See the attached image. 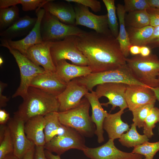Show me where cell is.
Segmentation results:
<instances>
[{
    "instance_id": "16",
    "label": "cell",
    "mask_w": 159,
    "mask_h": 159,
    "mask_svg": "<svg viewBox=\"0 0 159 159\" xmlns=\"http://www.w3.org/2000/svg\"><path fill=\"white\" fill-rule=\"evenodd\" d=\"M125 100L129 110L132 111L140 106L155 104L156 98L151 88L139 85H127Z\"/></svg>"
},
{
    "instance_id": "36",
    "label": "cell",
    "mask_w": 159,
    "mask_h": 159,
    "mask_svg": "<svg viewBox=\"0 0 159 159\" xmlns=\"http://www.w3.org/2000/svg\"><path fill=\"white\" fill-rule=\"evenodd\" d=\"M124 2L126 12L146 10L150 7L148 0H124Z\"/></svg>"
},
{
    "instance_id": "19",
    "label": "cell",
    "mask_w": 159,
    "mask_h": 159,
    "mask_svg": "<svg viewBox=\"0 0 159 159\" xmlns=\"http://www.w3.org/2000/svg\"><path fill=\"white\" fill-rule=\"evenodd\" d=\"M89 102L92 108V120L96 126L95 134L97 137L98 142L100 143L104 142L103 123L108 113L104 110L99 101L95 91L88 92L85 95Z\"/></svg>"
},
{
    "instance_id": "53",
    "label": "cell",
    "mask_w": 159,
    "mask_h": 159,
    "mask_svg": "<svg viewBox=\"0 0 159 159\" xmlns=\"http://www.w3.org/2000/svg\"><path fill=\"white\" fill-rule=\"evenodd\" d=\"M158 80H159V76H158Z\"/></svg>"
},
{
    "instance_id": "42",
    "label": "cell",
    "mask_w": 159,
    "mask_h": 159,
    "mask_svg": "<svg viewBox=\"0 0 159 159\" xmlns=\"http://www.w3.org/2000/svg\"><path fill=\"white\" fill-rule=\"evenodd\" d=\"M44 146H35V159H47L45 153Z\"/></svg>"
},
{
    "instance_id": "6",
    "label": "cell",
    "mask_w": 159,
    "mask_h": 159,
    "mask_svg": "<svg viewBox=\"0 0 159 159\" xmlns=\"http://www.w3.org/2000/svg\"><path fill=\"white\" fill-rule=\"evenodd\" d=\"M40 29L43 42H53L69 36H79L85 31L76 25L62 22L55 16L46 11L42 19Z\"/></svg>"
},
{
    "instance_id": "15",
    "label": "cell",
    "mask_w": 159,
    "mask_h": 159,
    "mask_svg": "<svg viewBox=\"0 0 159 159\" xmlns=\"http://www.w3.org/2000/svg\"><path fill=\"white\" fill-rule=\"evenodd\" d=\"M45 12L44 9L42 8L36 10L37 19L36 23L31 31L24 38L15 41L0 39L1 43L6 44L11 48L18 51L25 56L30 47L43 42L41 36L40 26Z\"/></svg>"
},
{
    "instance_id": "11",
    "label": "cell",
    "mask_w": 159,
    "mask_h": 159,
    "mask_svg": "<svg viewBox=\"0 0 159 159\" xmlns=\"http://www.w3.org/2000/svg\"><path fill=\"white\" fill-rule=\"evenodd\" d=\"M25 123L22 119L14 115L13 117L10 118L7 125L13 143V154L21 159H23L29 151L35 146L26 136L24 130Z\"/></svg>"
},
{
    "instance_id": "37",
    "label": "cell",
    "mask_w": 159,
    "mask_h": 159,
    "mask_svg": "<svg viewBox=\"0 0 159 159\" xmlns=\"http://www.w3.org/2000/svg\"><path fill=\"white\" fill-rule=\"evenodd\" d=\"M49 0H20L24 11H27L37 10L42 8V6Z\"/></svg>"
},
{
    "instance_id": "34",
    "label": "cell",
    "mask_w": 159,
    "mask_h": 159,
    "mask_svg": "<svg viewBox=\"0 0 159 159\" xmlns=\"http://www.w3.org/2000/svg\"><path fill=\"white\" fill-rule=\"evenodd\" d=\"M155 104H149L138 107L132 111V121L139 128L143 127L145 120L150 110L154 107Z\"/></svg>"
},
{
    "instance_id": "5",
    "label": "cell",
    "mask_w": 159,
    "mask_h": 159,
    "mask_svg": "<svg viewBox=\"0 0 159 159\" xmlns=\"http://www.w3.org/2000/svg\"><path fill=\"white\" fill-rule=\"evenodd\" d=\"M126 64L136 78L151 88L159 87V59L151 54L143 57L137 55L126 58Z\"/></svg>"
},
{
    "instance_id": "4",
    "label": "cell",
    "mask_w": 159,
    "mask_h": 159,
    "mask_svg": "<svg viewBox=\"0 0 159 159\" xmlns=\"http://www.w3.org/2000/svg\"><path fill=\"white\" fill-rule=\"evenodd\" d=\"M90 105L85 97L75 107L65 111L58 112L60 122L65 126L74 129L84 137H92L96 129L89 115Z\"/></svg>"
},
{
    "instance_id": "32",
    "label": "cell",
    "mask_w": 159,
    "mask_h": 159,
    "mask_svg": "<svg viewBox=\"0 0 159 159\" xmlns=\"http://www.w3.org/2000/svg\"><path fill=\"white\" fill-rule=\"evenodd\" d=\"M159 151V141L154 143L147 141L143 144L135 146L132 153L145 156L143 159H153L154 155Z\"/></svg>"
},
{
    "instance_id": "44",
    "label": "cell",
    "mask_w": 159,
    "mask_h": 159,
    "mask_svg": "<svg viewBox=\"0 0 159 159\" xmlns=\"http://www.w3.org/2000/svg\"><path fill=\"white\" fill-rule=\"evenodd\" d=\"M9 114L4 109H0V125H5L10 119Z\"/></svg>"
},
{
    "instance_id": "29",
    "label": "cell",
    "mask_w": 159,
    "mask_h": 159,
    "mask_svg": "<svg viewBox=\"0 0 159 159\" xmlns=\"http://www.w3.org/2000/svg\"><path fill=\"white\" fill-rule=\"evenodd\" d=\"M125 22L129 27L142 28L150 25V19L146 10L136 11L128 13Z\"/></svg>"
},
{
    "instance_id": "39",
    "label": "cell",
    "mask_w": 159,
    "mask_h": 159,
    "mask_svg": "<svg viewBox=\"0 0 159 159\" xmlns=\"http://www.w3.org/2000/svg\"><path fill=\"white\" fill-rule=\"evenodd\" d=\"M150 19V25L153 27L159 26V8L150 7L146 10Z\"/></svg>"
},
{
    "instance_id": "8",
    "label": "cell",
    "mask_w": 159,
    "mask_h": 159,
    "mask_svg": "<svg viewBox=\"0 0 159 159\" xmlns=\"http://www.w3.org/2000/svg\"><path fill=\"white\" fill-rule=\"evenodd\" d=\"M76 36H70L63 39L51 42L50 52L55 65L62 60L70 61L73 64L87 66V59L78 48L76 42Z\"/></svg>"
},
{
    "instance_id": "33",
    "label": "cell",
    "mask_w": 159,
    "mask_h": 159,
    "mask_svg": "<svg viewBox=\"0 0 159 159\" xmlns=\"http://www.w3.org/2000/svg\"><path fill=\"white\" fill-rule=\"evenodd\" d=\"M158 122H159V109L154 107L150 111L143 127V133L148 138H151L153 135V130Z\"/></svg>"
},
{
    "instance_id": "14",
    "label": "cell",
    "mask_w": 159,
    "mask_h": 159,
    "mask_svg": "<svg viewBox=\"0 0 159 159\" xmlns=\"http://www.w3.org/2000/svg\"><path fill=\"white\" fill-rule=\"evenodd\" d=\"M89 92L85 86L74 79L67 83L64 91L57 97L59 107L58 112L65 111L78 105L83 96Z\"/></svg>"
},
{
    "instance_id": "50",
    "label": "cell",
    "mask_w": 159,
    "mask_h": 159,
    "mask_svg": "<svg viewBox=\"0 0 159 159\" xmlns=\"http://www.w3.org/2000/svg\"><path fill=\"white\" fill-rule=\"evenodd\" d=\"M150 7L159 8V0H148Z\"/></svg>"
},
{
    "instance_id": "31",
    "label": "cell",
    "mask_w": 159,
    "mask_h": 159,
    "mask_svg": "<svg viewBox=\"0 0 159 159\" xmlns=\"http://www.w3.org/2000/svg\"><path fill=\"white\" fill-rule=\"evenodd\" d=\"M107 10L108 24L112 34L116 38L119 32L114 0H102Z\"/></svg>"
},
{
    "instance_id": "45",
    "label": "cell",
    "mask_w": 159,
    "mask_h": 159,
    "mask_svg": "<svg viewBox=\"0 0 159 159\" xmlns=\"http://www.w3.org/2000/svg\"><path fill=\"white\" fill-rule=\"evenodd\" d=\"M150 54L151 49L148 47L146 46L141 47L140 55L143 57H146Z\"/></svg>"
},
{
    "instance_id": "13",
    "label": "cell",
    "mask_w": 159,
    "mask_h": 159,
    "mask_svg": "<svg viewBox=\"0 0 159 159\" xmlns=\"http://www.w3.org/2000/svg\"><path fill=\"white\" fill-rule=\"evenodd\" d=\"M114 140L109 139L106 143L95 148L86 147L83 151L91 159H143V156L121 151L114 145Z\"/></svg>"
},
{
    "instance_id": "43",
    "label": "cell",
    "mask_w": 159,
    "mask_h": 159,
    "mask_svg": "<svg viewBox=\"0 0 159 159\" xmlns=\"http://www.w3.org/2000/svg\"><path fill=\"white\" fill-rule=\"evenodd\" d=\"M19 0H0V9L8 8L19 4Z\"/></svg>"
},
{
    "instance_id": "25",
    "label": "cell",
    "mask_w": 159,
    "mask_h": 159,
    "mask_svg": "<svg viewBox=\"0 0 159 159\" xmlns=\"http://www.w3.org/2000/svg\"><path fill=\"white\" fill-rule=\"evenodd\" d=\"M117 13L119 21L120 29L118 36L116 38L118 41L120 49L124 56L127 58L129 54V48L131 46L128 33L125 27V11L124 6L120 4L117 5Z\"/></svg>"
},
{
    "instance_id": "20",
    "label": "cell",
    "mask_w": 159,
    "mask_h": 159,
    "mask_svg": "<svg viewBox=\"0 0 159 159\" xmlns=\"http://www.w3.org/2000/svg\"><path fill=\"white\" fill-rule=\"evenodd\" d=\"M49 0L42 8L67 25H75L76 14L74 8L70 3Z\"/></svg>"
},
{
    "instance_id": "26",
    "label": "cell",
    "mask_w": 159,
    "mask_h": 159,
    "mask_svg": "<svg viewBox=\"0 0 159 159\" xmlns=\"http://www.w3.org/2000/svg\"><path fill=\"white\" fill-rule=\"evenodd\" d=\"M58 112H51L44 116L45 120L44 133L46 143L55 136L62 134L65 131L66 126L60 122Z\"/></svg>"
},
{
    "instance_id": "46",
    "label": "cell",
    "mask_w": 159,
    "mask_h": 159,
    "mask_svg": "<svg viewBox=\"0 0 159 159\" xmlns=\"http://www.w3.org/2000/svg\"><path fill=\"white\" fill-rule=\"evenodd\" d=\"M140 47L137 45H131L129 49L130 53L135 56L140 54Z\"/></svg>"
},
{
    "instance_id": "10",
    "label": "cell",
    "mask_w": 159,
    "mask_h": 159,
    "mask_svg": "<svg viewBox=\"0 0 159 159\" xmlns=\"http://www.w3.org/2000/svg\"><path fill=\"white\" fill-rule=\"evenodd\" d=\"M74 9L75 25L85 26L99 33L111 34L108 26L107 14H95L89 11L88 7L78 4H76Z\"/></svg>"
},
{
    "instance_id": "9",
    "label": "cell",
    "mask_w": 159,
    "mask_h": 159,
    "mask_svg": "<svg viewBox=\"0 0 159 159\" xmlns=\"http://www.w3.org/2000/svg\"><path fill=\"white\" fill-rule=\"evenodd\" d=\"M86 147L84 137L74 129L67 126L62 134L55 136L44 146L45 150L60 156L70 149L83 151Z\"/></svg>"
},
{
    "instance_id": "27",
    "label": "cell",
    "mask_w": 159,
    "mask_h": 159,
    "mask_svg": "<svg viewBox=\"0 0 159 159\" xmlns=\"http://www.w3.org/2000/svg\"><path fill=\"white\" fill-rule=\"evenodd\" d=\"M154 27L151 25L140 28L129 27L127 31L131 45L140 47L146 46Z\"/></svg>"
},
{
    "instance_id": "21",
    "label": "cell",
    "mask_w": 159,
    "mask_h": 159,
    "mask_svg": "<svg viewBox=\"0 0 159 159\" xmlns=\"http://www.w3.org/2000/svg\"><path fill=\"white\" fill-rule=\"evenodd\" d=\"M37 18L26 15L20 17L12 26L0 32V39L12 40L15 38L26 36L34 26Z\"/></svg>"
},
{
    "instance_id": "47",
    "label": "cell",
    "mask_w": 159,
    "mask_h": 159,
    "mask_svg": "<svg viewBox=\"0 0 159 159\" xmlns=\"http://www.w3.org/2000/svg\"><path fill=\"white\" fill-rule=\"evenodd\" d=\"M35 147L29 151L24 156L23 159H34Z\"/></svg>"
},
{
    "instance_id": "49",
    "label": "cell",
    "mask_w": 159,
    "mask_h": 159,
    "mask_svg": "<svg viewBox=\"0 0 159 159\" xmlns=\"http://www.w3.org/2000/svg\"><path fill=\"white\" fill-rule=\"evenodd\" d=\"M7 127V125H0V142L3 139Z\"/></svg>"
},
{
    "instance_id": "22",
    "label": "cell",
    "mask_w": 159,
    "mask_h": 159,
    "mask_svg": "<svg viewBox=\"0 0 159 159\" xmlns=\"http://www.w3.org/2000/svg\"><path fill=\"white\" fill-rule=\"evenodd\" d=\"M45 120L43 116L31 118L24 124V130L28 139L37 146H44L45 143L44 128Z\"/></svg>"
},
{
    "instance_id": "2",
    "label": "cell",
    "mask_w": 159,
    "mask_h": 159,
    "mask_svg": "<svg viewBox=\"0 0 159 159\" xmlns=\"http://www.w3.org/2000/svg\"><path fill=\"white\" fill-rule=\"evenodd\" d=\"M59 107L57 97L39 89L30 87L22 103L14 114L25 122L35 116L58 112Z\"/></svg>"
},
{
    "instance_id": "1",
    "label": "cell",
    "mask_w": 159,
    "mask_h": 159,
    "mask_svg": "<svg viewBox=\"0 0 159 159\" xmlns=\"http://www.w3.org/2000/svg\"><path fill=\"white\" fill-rule=\"evenodd\" d=\"M76 42L79 49L87 59L92 73L115 69L127 64V58L112 34L84 31L76 36Z\"/></svg>"
},
{
    "instance_id": "41",
    "label": "cell",
    "mask_w": 159,
    "mask_h": 159,
    "mask_svg": "<svg viewBox=\"0 0 159 159\" xmlns=\"http://www.w3.org/2000/svg\"><path fill=\"white\" fill-rule=\"evenodd\" d=\"M7 86V84L1 81L0 82V108L6 107L7 105V102L9 101V98L6 96L3 95L2 92L4 89Z\"/></svg>"
},
{
    "instance_id": "18",
    "label": "cell",
    "mask_w": 159,
    "mask_h": 159,
    "mask_svg": "<svg viewBox=\"0 0 159 159\" xmlns=\"http://www.w3.org/2000/svg\"><path fill=\"white\" fill-rule=\"evenodd\" d=\"M51 42H43L30 47L25 56L36 65L41 66L45 71L56 72V67L50 52Z\"/></svg>"
},
{
    "instance_id": "35",
    "label": "cell",
    "mask_w": 159,
    "mask_h": 159,
    "mask_svg": "<svg viewBox=\"0 0 159 159\" xmlns=\"http://www.w3.org/2000/svg\"><path fill=\"white\" fill-rule=\"evenodd\" d=\"M14 146L9 130L7 125L4 137L0 142V159L14 153Z\"/></svg>"
},
{
    "instance_id": "51",
    "label": "cell",
    "mask_w": 159,
    "mask_h": 159,
    "mask_svg": "<svg viewBox=\"0 0 159 159\" xmlns=\"http://www.w3.org/2000/svg\"><path fill=\"white\" fill-rule=\"evenodd\" d=\"M3 159H21L19 158L16 155H15L14 154L12 153L10 154L6 157H5Z\"/></svg>"
},
{
    "instance_id": "12",
    "label": "cell",
    "mask_w": 159,
    "mask_h": 159,
    "mask_svg": "<svg viewBox=\"0 0 159 159\" xmlns=\"http://www.w3.org/2000/svg\"><path fill=\"white\" fill-rule=\"evenodd\" d=\"M127 85L120 83H109L97 85L95 93L99 99L102 97H107L108 102L101 103L102 105L112 106L111 110L118 107L120 110L128 108L125 98V94Z\"/></svg>"
},
{
    "instance_id": "38",
    "label": "cell",
    "mask_w": 159,
    "mask_h": 159,
    "mask_svg": "<svg viewBox=\"0 0 159 159\" xmlns=\"http://www.w3.org/2000/svg\"><path fill=\"white\" fill-rule=\"evenodd\" d=\"M69 3H74L80 4L88 8H90L95 12L101 11V5L100 1L97 0H65Z\"/></svg>"
},
{
    "instance_id": "3",
    "label": "cell",
    "mask_w": 159,
    "mask_h": 159,
    "mask_svg": "<svg viewBox=\"0 0 159 159\" xmlns=\"http://www.w3.org/2000/svg\"><path fill=\"white\" fill-rule=\"evenodd\" d=\"M75 80L79 83L85 86L90 92L97 85L105 83H120L147 86L136 78L127 64L115 69L100 72L91 73Z\"/></svg>"
},
{
    "instance_id": "48",
    "label": "cell",
    "mask_w": 159,
    "mask_h": 159,
    "mask_svg": "<svg viewBox=\"0 0 159 159\" xmlns=\"http://www.w3.org/2000/svg\"><path fill=\"white\" fill-rule=\"evenodd\" d=\"M44 152L47 159H61L60 155H54L52 152L46 150H44Z\"/></svg>"
},
{
    "instance_id": "54",
    "label": "cell",
    "mask_w": 159,
    "mask_h": 159,
    "mask_svg": "<svg viewBox=\"0 0 159 159\" xmlns=\"http://www.w3.org/2000/svg\"></svg>"
},
{
    "instance_id": "52",
    "label": "cell",
    "mask_w": 159,
    "mask_h": 159,
    "mask_svg": "<svg viewBox=\"0 0 159 159\" xmlns=\"http://www.w3.org/2000/svg\"><path fill=\"white\" fill-rule=\"evenodd\" d=\"M4 61L3 59L1 56L0 57V66L1 67L2 64L3 63Z\"/></svg>"
},
{
    "instance_id": "24",
    "label": "cell",
    "mask_w": 159,
    "mask_h": 159,
    "mask_svg": "<svg viewBox=\"0 0 159 159\" xmlns=\"http://www.w3.org/2000/svg\"><path fill=\"white\" fill-rule=\"evenodd\" d=\"M123 110L112 114L108 113L103 123V128L107 133L110 139L113 140L119 139L124 132L128 131L130 126L123 122L121 119L124 113Z\"/></svg>"
},
{
    "instance_id": "17",
    "label": "cell",
    "mask_w": 159,
    "mask_h": 159,
    "mask_svg": "<svg viewBox=\"0 0 159 159\" xmlns=\"http://www.w3.org/2000/svg\"><path fill=\"white\" fill-rule=\"evenodd\" d=\"M67 84L56 72L45 71L33 79L30 87L39 89L57 97L65 89Z\"/></svg>"
},
{
    "instance_id": "28",
    "label": "cell",
    "mask_w": 159,
    "mask_h": 159,
    "mask_svg": "<svg viewBox=\"0 0 159 159\" xmlns=\"http://www.w3.org/2000/svg\"><path fill=\"white\" fill-rule=\"evenodd\" d=\"M136 127L133 123L130 130L119 139V141L123 146L127 148L134 147L148 141L149 138L146 135H141L138 132Z\"/></svg>"
},
{
    "instance_id": "7",
    "label": "cell",
    "mask_w": 159,
    "mask_h": 159,
    "mask_svg": "<svg viewBox=\"0 0 159 159\" xmlns=\"http://www.w3.org/2000/svg\"><path fill=\"white\" fill-rule=\"evenodd\" d=\"M0 46L6 47L9 50L14 57L20 70V84L12 97L20 96L23 99L27 95L33 79L45 71L43 68L34 64L18 51L11 48L4 43H1Z\"/></svg>"
},
{
    "instance_id": "40",
    "label": "cell",
    "mask_w": 159,
    "mask_h": 159,
    "mask_svg": "<svg viewBox=\"0 0 159 159\" xmlns=\"http://www.w3.org/2000/svg\"><path fill=\"white\" fill-rule=\"evenodd\" d=\"M146 46L150 49L155 47L159 48V26L154 27L153 33Z\"/></svg>"
},
{
    "instance_id": "30",
    "label": "cell",
    "mask_w": 159,
    "mask_h": 159,
    "mask_svg": "<svg viewBox=\"0 0 159 159\" xmlns=\"http://www.w3.org/2000/svg\"><path fill=\"white\" fill-rule=\"evenodd\" d=\"M20 17L16 6L0 9V31L4 30L12 26Z\"/></svg>"
},
{
    "instance_id": "23",
    "label": "cell",
    "mask_w": 159,
    "mask_h": 159,
    "mask_svg": "<svg viewBox=\"0 0 159 159\" xmlns=\"http://www.w3.org/2000/svg\"><path fill=\"white\" fill-rule=\"evenodd\" d=\"M55 66L56 73L67 84L75 79L87 76L92 73L88 66H81L70 64L65 60L58 61Z\"/></svg>"
}]
</instances>
